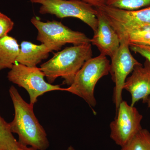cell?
<instances>
[{
  "label": "cell",
  "mask_w": 150,
  "mask_h": 150,
  "mask_svg": "<svg viewBox=\"0 0 150 150\" xmlns=\"http://www.w3.org/2000/svg\"><path fill=\"white\" fill-rule=\"evenodd\" d=\"M129 47L132 51L144 57L150 63V45L132 43L129 45Z\"/></svg>",
  "instance_id": "obj_19"
},
{
  "label": "cell",
  "mask_w": 150,
  "mask_h": 150,
  "mask_svg": "<svg viewBox=\"0 0 150 150\" xmlns=\"http://www.w3.org/2000/svg\"><path fill=\"white\" fill-rule=\"evenodd\" d=\"M97 10L98 27L90 43L97 47L100 54L110 58L115 55L120 46L117 33L98 9Z\"/></svg>",
  "instance_id": "obj_10"
},
{
  "label": "cell",
  "mask_w": 150,
  "mask_h": 150,
  "mask_svg": "<svg viewBox=\"0 0 150 150\" xmlns=\"http://www.w3.org/2000/svg\"><path fill=\"white\" fill-rule=\"evenodd\" d=\"M97 8L115 31L150 25V6L134 11L121 9L106 5Z\"/></svg>",
  "instance_id": "obj_9"
},
{
  "label": "cell",
  "mask_w": 150,
  "mask_h": 150,
  "mask_svg": "<svg viewBox=\"0 0 150 150\" xmlns=\"http://www.w3.org/2000/svg\"><path fill=\"white\" fill-rule=\"evenodd\" d=\"M143 118L136 108L123 100L110 124V138L121 147L125 146L142 129Z\"/></svg>",
  "instance_id": "obj_7"
},
{
  "label": "cell",
  "mask_w": 150,
  "mask_h": 150,
  "mask_svg": "<svg viewBox=\"0 0 150 150\" xmlns=\"http://www.w3.org/2000/svg\"><path fill=\"white\" fill-rule=\"evenodd\" d=\"M13 26L14 22L12 20L0 12V38L8 35Z\"/></svg>",
  "instance_id": "obj_18"
},
{
  "label": "cell",
  "mask_w": 150,
  "mask_h": 150,
  "mask_svg": "<svg viewBox=\"0 0 150 150\" xmlns=\"http://www.w3.org/2000/svg\"><path fill=\"white\" fill-rule=\"evenodd\" d=\"M129 43L121 41L120 46L115 55L111 58L109 73L115 86L113 100L117 111L122 99V91L126 79L135 67L141 64L131 54Z\"/></svg>",
  "instance_id": "obj_8"
},
{
  "label": "cell",
  "mask_w": 150,
  "mask_h": 150,
  "mask_svg": "<svg viewBox=\"0 0 150 150\" xmlns=\"http://www.w3.org/2000/svg\"><path fill=\"white\" fill-rule=\"evenodd\" d=\"M81 1L83 2L90 5L92 6L95 7V8L100 7L102 6L105 5L106 4V0H78Z\"/></svg>",
  "instance_id": "obj_20"
},
{
  "label": "cell",
  "mask_w": 150,
  "mask_h": 150,
  "mask_svg": "<svg viewBox=\"0 0 150 150\" xmlns=\"http://www.w3.org/2000/svg\"><path fill=\"white\" fill-rule=\"evenodd\" d=\"M130 76L128 77L123 86V90L131 94V105L142 100L144 103L150 96V63L146 60L144 65L136 66Z\"/></svg>",
  "instance_id": "obj_11"
},
{
  "label": "cell",
  "mask_w": 150,
  "mask_h": 150,
  "mask_svg": "<svg viewBox=\"0 0 150 150\" xmlns=\"http://www.w3.org/2000/svg\"><path fill=\"white\" fill-rule=\"evenodd\" d=\"M19 51L15 38L8 35L0 38V71L12 68L16 63Z\"/></svg>",
  "instance_id": "obj_13"
},
{
  "label": "cell",
  "mask_w": 150,
  "mask_h": 150,
  "mask_svg": "<svg viewBox=\"0 0 150 150\" xmlns=\"http://www.w3.org/2000/svg\"><path fill=\"white\" fill-rule=\"evenodd\" d=\"M146 45H150V42H149V43H148V44H146Z\"/></svg>",
  "instance_id": "obj_24"
},
{
  "label": "cell",
  "mask_w": 150,
  "mask_h": 150,
  "mask_svg": "<svg viewBox=\"0 0 150 150\" xmlns=\"http://www.w3.org/2000/svg\"><path fill=\"white\" fill-rule=\"evenodd\" d=\"M31 22L38 31L37 40L51 51L61 50L67 43L79 45L91 43L90 39L83 33L74 31L60 22L53 21L44 22L33 17Z\"/></svg>",
  "instance_id": "obj_4"
},
{
  "label": "cell",
  "mask_w": 150,
  "mask_h": 150,
  "mask_svg": "<svg viewBox=\"0 0 150 150\" xmlns=\"http://www.w3.org/2000/svg\"><path fill=\"white\" fill-rule=\"evenodd\" d=\"M105 5L121 9L134 11L150 6V0H106Z\"/></svg>",
  "instance_id": "obj_17"
},
{
  "label": "cell",
  "mask_w": 150,
  "mask_h": 150,
  "mask_svg": "<svg viewBox=\"0 0 150 150\" xmlns=\"http://www.w3.org/2000/svg\"><path fill=\"white\" fill-rule=\"evenodd\" d=\"M19 150H37L34 148L30 147H28L27 146H23L21 144L20 148Z\"/></svg>",
  "instance_id": "obj_21"
},
{
  "label": "cell",
  "mask_w": 150,
  "mask_h": 150,
  "mask_svg": "<svg viewBox=\"0 0 150 150\" xmlns=\"http://www.w3.org/2000/svg\"><path fill=\"white\" fill-rule=\"evenodd\" d=\"M121 150H150V133L142 129Z\"/></svg>",
  "instance_id": "obj_16"
},
{
  "label": "cell",
  "mask_w": 150,
  "mask_h": 150,
  "mask_svg": "<svg viewBox=\"0 0 150 150\" xmlns=\"http://www.w3.org/2000/svg\"><path fill=\"white\" fill-rule=\"evenodd\" d=\"M41 5L39 13L54 15L59 18L73 17L88 25L93 32L98 27L97 10L93 6L78 0H30Z\"/></svg>",
  "instance_id": "obj_5"
},
{
  "label": "cell",
  "mask_w": 150,
  "mask_h": 150,
  "mask_svg": "<svg viewBox=\"0 0 150 150\" xmlns=\"http://www.w3.org/2000/svg\"><path fill=\"white\" fill-rule=\"evenodd\" d=\"M92 56L91 43L74 45L58 52L40 65V69L49 83H53L61 77L64 79V83L70 86L77 73Z\"/></svg>",
  "instance_id": "obj_2"
},
{
  "label": "cell",
  "mask_w": 150,
  "mask_h": 150,
  "mask_svg": "<svg viewBox=\"0 0 150 150\" xmlns=\"http://www.w3.org/2000/svg\"><path fill=\"white\" fill-rule=\"evenodd\" d=\"M67 150H76L72 146H69L68 147V149H67Z\"/></svg>",
  "instance_id": "obj_23"
},
{
  "label": "cell",
  "mask_w": 150,
  "mask_h": 150,
  "mask_svg": "<svg viewBox=\"0 0 150 150\" xmlns=\"http://www.w3.org/2000/svg\"><path fill=\"white\" fill-rule=\"evenodd\" d=\"M45 75L40 68L28 67L16 63L8 72L9 81L24 88L29 94L30 104L34 106L38 98L48 92L64 91L60 85H54L44 79Z\"/></svg>",
  "instance_id": "obj_6"
},
{
  "label": "cell",
  "mask_w": 150,
  "mask_h": 150,
  "mask_svg": "<svg viewBox=\"0 0 150 150\" xmlns=\"http://www.w3.org/2000/svg\"><path fill=\"white\" fill-rule=\"evenodd\" d=\"M20 146L11 131L9 123L0 115V150H19Z\"/></svg>",
  "instance_id": "obj_15"
},
{
  "label": "cell",
  "mask_w": 150,
  "mask_h": 150,
  "mask_svg": "<svg viewBox=\"0 0 150 150\" xmlns=\"http://www.w3.org/2000/svg\"><path fill=\"white\" fill-rule=\"evenodd\" d=\"M110 69V61L106 56L100 54L92 57L84 64L75 76L72 83L64 88V91L80 97L93 109L97 104L94 96L96 86L101 78L109 74Z\"/></svg>",
  "instance_id": "obj_3"
},
{
  "label": "cell",
  "mask_w": 150,
  "mask_h": 150,
  "mask_svg": "<svg viewBox=\"0 0 150 150\" xmlns=\"http://www.w3.org/2000/svg\"><path fill=\"white\" fill-rule=\"evenodd\" d=\"M115 31L120 42L125 41L129 45L132 43L148 44L150 42V25Z\"/></svg>",
  "instance_id": "obj_14"
},
{
  "label": "cell",
  "mask_w": 150,
  "mask_h": 150,
  "mask_svg": "<svg viewBox=\"0 0 150 150\" xmlns=\"http://www.w3.org/2000/svg\"><path fill=\"white\" fill-rule=\"evenodd\" d=\"M51 49L44 44L38 45L24 41L21 44V48L16 62L28 67H36L42 60L47 59Z\"/></svg>",
  "instance_id": "obj_12"
},
{
  "label": "cell",
  "mask_w": 150,
  "mask_h": 150,
  "mask_svg": "<svg viewBox=\"0 0 150 150\" xmlns=\"http://www.w3.org/2000/svg\"><path fill=\"white\" fill-rule=\"evenodd\" d=\"M14 108V117L9 123L11 131L18 135L21 145L37 150H46L50 146L46 131L33 111V106L25 102L13 86L9 90Z\"/></svg>",
  "instance_id": "obj_1"
},
{
  "label": "cell",
  "mask_w": 150,
  "mask_h": 150,
  "mask_svg": "<svg viewBox=\"0 0 150 150\" xmlns=\"http://www.w3.org/2000/svg\"><path fill=\"white\" fill-rule=\"evenodd\" d=\"M144 103H146L147 104L148 107L150 108V96L146 100V101Z\"/></svg>",
  "instance_id": "obj_22"
}]
</instances>
